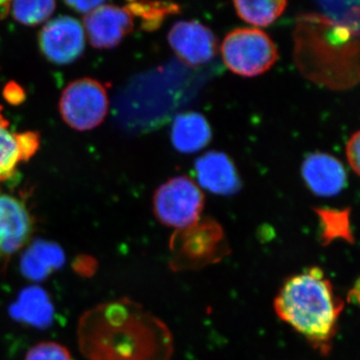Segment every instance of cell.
Here are the masks:
<instances>
[{
    "label": "cell",
    "mask_w": 360,
    "mask_h": 360,
    "mask_svg": "<svg viewBox=\"0 0 360 360\" xmlns=\"http://www.w3.org/2000/svg\"><path fill=\"white\" fill-rule=\"evenodd\" d=\"M169 250V266L174 271L202 269L231 253L224 229L210 217H200L195 224L175 231Z\"/></svg>",
    "instance_id": "277c9868"
},
{
    "label": "cell",
    "mask_w": 360,
    "mask_h": 360,
    "mask_svg": "<svg viewBox=\"0 0 360 360\" xmlns=\"http://www.w3.org/2000/svg\"><path fill=\"white\" fill-rule=\"evenodd\" d=\"M321 224V243L328 246L336 239L354 245L355 238L350 224V208H314Z\"/></svg>",
    "instance_id": "2e32d148"
},
{
    "label": "cell",
    "mask_w": 360,
    "mask_h": 360,
    "mask_svg": "<svg viewBox=\"0 0 360 360\" xmlns=\"http://www.w3.org/2000/svg\"><path fill=\"white\" fill-rule=\"evenodd\" d=\"M4 97L7 103L13 104V105H18L25 101V89L16 82H9L4 87Z\"/></svg>",
    "instance_id": "d4e9b609"
},
{
    "label": "cell",
    "mask_w": 360,
    "mask_h": 360,
    "mask_svg": "<svg viewBox=\"0 0 360 360\" xmlns=\"http://www.w3.org/2000/svg\"><path fill=\"white\" fill-rule=\"evenodd\" d=\"M288 0H233L238 15L246 22L267 26L283 13Z\"/></svg>",
    "instance_id": "d6986e66"
},
{
    "label": "cell",
    "mask_w": 360,
    "mask_h": 360,
    "mask_svg": "<svg viewBox=\"0 0 360 360\" xmlns=\"http://www.w3.org/2000/svg\"><path fill=\"white\" fill-rule=\"evenodd\" d=\"M129 1H135V0H129Z\"/></svg>",
    "instance_id": "f1b7e54d"
},
{
    "label": "cell",
    "mask_w": 360,
    "mask_h": 360,
    "mask_svg": "<svg viewBox=\"0 0 360 360\" xmlns=\"http://www.w3.org/2000/svg\"><path fill=\"white\" fill-rule=\"evenodd\" d=\"M168 42L177 58L193 68L210 63L217 54L214 34L198 21L175 23L168 33Z\"/></svg>",
    "instance_id": "30bf717a"
},
{
    "label": "cell",
    "mask_w": 360,
    "mask_h": 360,
    "mask_svg": "<svg viewBox=\"0 0 360 360\" xmlns=\"http://www.w3.org/2000/svg\"><path fill=\"white\" fill-rule=\"evenodd\" d=\"M40 136L37 132L26 131L18 134V146L23 161H28L39 150Z\"/></svg>",
    "instance_id": "603a6c76"
},
{
    "label": "cell",
    "mask_w": 360,
    "mask_h": 360,
    "mask_svg": "<svg viewBox=\"0 0 360 360\" xmlns=\"http://www.w3.org/2000/svg\"><path fill=\"white\" fill-rule=\"evenodd\" d=\"M13 314L16 319H22L32 326H41L51 321V303L44 290L39 288H30L21 292L20 300L13 307Z\"/></svg>",
    "instance_id": "e0dca14e"
},
{
    "label": "cell",
    "mask_w": 360,
    "mask_h": 360,
    "mask_svg": "<svg viewBox=\"0 0 360 360\" xmlns=\"http://www.w3.org/2000/svg\"><path fill=\"white\" fill-rule=\"evenodd\" d=\"M75 271L80 276H90L96 269V259L89 257H80L77 258L75 264Z\"/></svg>",
    "instance_id": "484cf974"
},
{
    "label": "cell",
    "mask_w": 360,
    "mask_h": 360,
    "mask_svg": "<svg viewBox=\"0 0 360 360\" xmlns=\"http://www.w3.org/2000/svg\"><path fill=\"white\" fill-rule=\"evenodd\" d=\"M11 2V0H0V15H4L6 13Z\"/></svg>",
    "instance_id": "83f0119b"
},
{
    "label": "cell",
    "mask_w": 360,
    "mask_h": 360,
    "mask_svg": "<svg viewBox=\"0 0 360 360\" xmlns=\"http://www.w3.org/2000/svg\"><path fill=\"white\" fill-rule=\"evenodd\" d=\"M212 127L207 120L198 112L180 113L172 127V141L179 153L191 155L198 153L210 144Z\"/></svg>",
    "instance_id": "5bb4252c"
},
{
    "label": "cell",
    "mask_w": 360,
    "mask_h": 360,
    "mask_svg": "<svg viewBox=\"0 0 360 360\" xmlns=\"http://www.w3.org/2000/svg\"><path fill=\"white\" fill-rule=\"evenodd\" d=\"M59 110L63 120L72 129L80 131L96 129L108 115L105 87L92 78L75 80L63 90Z\"/></svg>",
    "instance_id": "52a82bcc"
},
{
    "label": "cell",
    "mask_w": 360,
    "mask_h": 360,
    "mask_svg": "<svg viewBox=\"0 0 360 360\" xmlns=\"http://www.w3.org/2000/svg\"><path fill=\"white\" fill-rule=\"evenodd\" d=\"M77 336L86 360H170L174 352L167 324L127 297L99 303L84 312Z\"/></svg>",
    "instance_id": "6da1fadb"
},
{
    "label": "cell",
    "mask_w": 360,
    "mask_h": 360,
    "mask_svg": "<svg viewBox=\"0 0 360 360\" xmlns=\"http://www.w3.org/2000/svg\"><path fill=\"white\" fill-rule=\"evenodd\" d=\"M42 54L56 65H70L84 53V30L79 21L60 16L49 21L39 34Z\"/></svg>",
    "instance_id": "ba28073f"
},
{
    "label": "cell",
    "mask_w": 360,
    "mask_h": 360,
    "mask_svg": "<svg viewBox=\"0 0 360 360\" xmlns=\"http://www.w3.org/2000/svg\"><path fill=\"white\" fill-rule=\"evenodd\" d=\"M56 0H11V13L21 25H37L53 13Z\"/></svg>",
    "instance_id": "ffe728a7"
},
{
    "label": "cell",
    "mask_w": 360,
    "mask_h": 360,
    "mask_svg": "<svg viewBox=\"0 0 360 360\" xmlns=\"http://www.w3.org/2000/svg\"><path fill=\"white\" fill-rule=\"evenodd\" d=\"M221 53L227 68L245 77L264 75L278 58L274 42L266 33L255 28H238L227 34Z\"/></svg>",
    "instance_id": "5b68a950"
},
{
    "label": "cell",
    "mask_w": 360,
    "mask_h": 360,
    "mask_svg": "<svg viewBox=\"0 0 360 360\" xmlns=\"http://www.w3.org/2000/svg\"><path fill=\"white\" fill-rule=\"evenodd\" d=\"M200 186L213 194L231 196L240 191L241 179L233 161L226 153L210 151L195 161Z\"/></svg>",
    "instance_id": "4fadbf2b"
},
{
    "label": "cell",
    "mask_w": 360,
    "mask_h": 360,
    "mask_svg": "<svg viewBox=\"0 0 360 360\" xmlns=\"http://www.w3.org/2000/svg\"><path fill=\"white\" fill-rule=\"evenodd\" d=\"M66 4L78 13H91L104 0H65Z\"/></svg>",
    "instance_id": "4316f807"
},
{
    "label": "cell",
    "mask_w": 360,
    "mask_h": 360,
    "mask_svg": "<svg viewBox=\"0 0 360 360\" xmlns=\"http://www.w3.org/2000/svg\"><path fill=\"white\" fill-rule=\"evenodd\" d=\"M359 146L360 134L357 130L350 136L347 144V161L356 175H359Z\"/></svg>",
    "instance_id": "cb8c5ba5"
},
{
    "label": "cell",
    "mask_w": 360,
    "mask_h": 360,
    "mask_svg": "<svg viewBox=\"0 0 360 360\" xmlns=\"http://www.w3.org/2000/svg\"><path fill=\"white\" fill-rule=\"evenodd\" d=\"M84 25L91 44L96 49H113L130 32L134 21L127 9L101 6L85 16Z\"/></svg>",
    "instance_id": "8fae6325"
},
{
    "label": "cell",
    "mask_w": 360,
    "mask_h": 360,
    "mask_svg": "<svg viewBox=\"0 0 360 360\" xmlns=\"http://www.w3.org/2000/svg\"><path fill=\"white\" fill-rule=\"evenodd\" d=\"M20 162L23 160L18 146V134L11 131V123L0 105V182L13 177Z\"/></svg>",
    "instance_id": "ac0fdd59"
},
{
    "label": "cell",
    "mask_w": 360,
    "mask_h": 360,
    "mask_svg": "<svg viewBox=\"0 0 360 360\" xmlns=\"http://www.w3.org/2000/svg\"><path fill=\"white\" fill-rule=\"evenodd\" d=\"M65 262L60 246L51 241L37 240L30 245L21 258V270L25 276L44 279Z\"/></svg>",
    "instance_id": "9a60e30c"
},
{
    "label": "cell",
    "mask_w": 360,
    "mask_h": 360,
    "mask_svg": "<svg viewBox=\"0 0 360 360\" xmlns=\"http://www.w3.org/2000/svg\"><path fill=\"white\" fill-rule=\"evenodd\" d=\"M328 20L359 30V0H316Z\"/></svg>",
    "instance_id": "44dd1931"
},
{
    "label": "cell",
    "mask_w": 360,
    "mask_h": 360,
    "mask_svg": "<svg viewBox=\"0 0 360 360\" xmlns=\"http://www.w3.org/2000/svg\"><path fill=\"white\" fill-rule=\"evenodd\" d=\"M32 215L22 201L9 194L0 193V266L32 238Z\"/></svg>",
    "instance_id": "9c48e42d"
},
{
    "label": "cell",
    "mask_w": 360,
    "mask_h": 360,
    "mask_svg": "<svg viewBox=\"0 0 360 360\" xmlns=\"http://www.w3.org/2000/svg\"><path fill=\"white\" fill-rule=\"evenodd\" d=\"M305 184L316 195L333 198L347 184V174L340 160L324 153H310L302 167Z\"/></svg>",
    "instance_id": "7c38bea8"
},
{
    "label": "cell",
    "mask_w": 360,
    "mask_h": 360,
    "mask_svg": "<svg viewBox=\"0 0 360 360\" xmlns=\"http://www.w3.org/2000/svg\"><path fill=\"white\" fill-rule=\"evenodd\" d=\"M25 360H72L70 350L56 341H42L33 345Z\"/></svg>",
    "instance_id": "7402d4cb"
},
{
    "label": "cell",
    "mask_w": 360,
    "mask_h": 360,
    "mask_svg": "<svg viewBox=\"0 0 360 360\" xmlns=\"http://www.w3.org/2000/svg\"><path fill=\"white\" fill-rule=\"evenodd\" d=\"M319 32L304 30L295 39V65L310 82L347 90L359 82V30L323 18Z\"/></svg>",
    "instance_id": "3957f363"
},
{
    "label": "cell",
    "mask_w": 360,
    "mask_h": 360,
    "mask_svg": "<svg viewBox=\"0 0 360 360\" xmlns=\"http://www.w3.org/2000/svg\"><path fill=\"white\" fill-rule=\"evenodd\" d=\"M330 279L319 267L288 277L274 300V311L315 350L328 355L345 309Z\"/></svg>",
    "instance_id": "7a4b0ae2"
},
{
    "label": "cell",
    "mask_w": 360,
    "mask_h": 360,
    "mask_svg": "<svg viewBox=\"0 0 360 360\" xmlns=\"http://www.w3.org/2000/svg\"><path fill=\"white\" fill-rule=\"evenodd\" d=\"M205 194L187 176H177L158 187L153 196V212L165 226L186 229L200 219Z\"/></svg>",
    "instance_id": "8992f818"
}]
</instances>
